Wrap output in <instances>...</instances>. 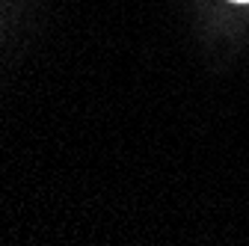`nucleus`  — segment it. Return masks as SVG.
I'll use <instances>...</instances> for the list:
<instances>
[{"label": "nucleus", "mask_w": 249, "mask_h": 246, "mask_svg": "<svg viewBox=\"0 0 249 246\" xmlns=\"http://www.w3.org/2000/svg\"><path fill=\"white\" fill-rule=\"evenodd\" d=\"M231 3H249V0H231Z\"/></svg>", "instance_id": "nucleus-1"}]
</instances>
